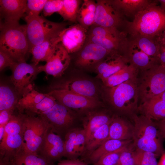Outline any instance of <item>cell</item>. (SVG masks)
<instances>
[{
	"label": "cell",
	"mask_w": 165,
	"mask_h": 165,
	"mask_svg": "<svg viewBox=\"0 0 165 165\" xmlns=\"http://www.w3.org/2000/svg\"><path fill=\"white\" fill-rule=\"evenodd\" d=\"M154 0L139 12L131 21L125 20L123 31L130 36L156 38L165 30V12Z\"/></svg>",
	"instance_id": "1"
},
{
	"label": "cell",
	"mask_w": 165,
	"mask_h": 165,
	"mask_svg": "<svg viewBox=\"0 0 165 165\" xmlns=\"http://www.w3.org/2000/svg\"><path fill=\"white\" fill-rule=\"evenodd\" d=\"M133 143L135 149L152 152L158 156L165 152L162 137L156 122L140 115H134Z\"/></svg>",
	"instance_id": "2"
},
{
	"label": "cell",
	"mask_w": 165,
	"mask_h": 165,
	"mask_svg": "<svg viewBox=\"0 0 165 165\" xmlns=\"http://www.w3.org/2000/svg\"><path fill=\"white\" fill-rule=\"evenodd\" d=\"M0 50L16 62L26 61L30 52L26 25L0 24Z\"/></svg>",
	"instance_id": "3"
},
{
	"label": "cell",
	"mask_w": 165,
	"mask_h": 165,
	"mask_svg": "<svg viewBox=\"0 0 165 165\" xmlns=\"http://www.w3.org/2000/svg\"><path fill=\"white\" fill-rule=\"evenodd\" d=\"M138 79L137 77L107 87L108 100L110 105L119 112L131 117L136 114L138 107Z\"/></svg>",
	"instance_id": "4"
},
{
	"label": "cell",
	"mask_w": 165,
	"mask_h": 165,
	"mask_svg": "<svg viewBox=\"0 0 165 165\" xmlns=\"http://www.w3.org/2000/svg\"><path fill=\"white\" fill-rule=\"evenodd\" d=\"M24 19L30 53L34 46L59 35L68 24L65 22H52L39 15H26Z\"/></svg>",
	"instance_id": "5"
},
{
	"label": "cell",
	"mask_w": 165,
	"mask_h": 165,
	"mask_svg": "<svg viewBox=\"0 0 165 165\" xmlns=\"http://www.w3.org/2000/svg\"><path fill=\"white\" fill-rule=\"evenodd\" d=\"M23 129V144L21 151L38 154L50 125L40 116L22 114Z\"/></svg>",
	"instance_id": "6"
},
{
	"label": "cell",
	"mask_w": 165,
	"mask_h": 165,
	"mask_svg": "<svg viewBox=\"0 0 165 165\" xmlns=\"http://www.w3.org/2000/svg\"><path fill=\"white\" fill-rule=\"evenodd\" d=\"M141 72V77L138 79V88L141 103L165 90V67L160 64Z\"/></svg>",
	"instance_id": "7"
},
{
	"label": "cell",
	"mask_w": 165,
	"mask_h": 165,
	"mask_svg": "<svg viewBox=\"0 0 165 165\" xmlns=\"http://www.w3.org/2000/svg\"><path fill=\"white\" fill-rule=\"evenodd\" d=\"M127 35L124 31L116 28L93 24L88 30L86 42L100 46L111 53L117 52L121 54Z\"/></svg>",
	"instance_id": "8"
},
{
	"label": "cell",
	"mask_w": 165,
	"mask_h": 165,
	"mask_svg": "<svg viewBox=\"0 0 165 165\" xmlns=\"http://www.w3.org/2000/svg\"><path fill=\"white\" fill-rule=\"evenodd\" d=\"M23 129L22 114L13 115L6 125L0 143V156L9 158L22 150Z\"/></svg>",
	"instance_id": "9"
},
{
	"label": "cell",
	"mask_w": 165,
	"mask_h": 165,
	"mask_svg": "<svg viewBox=\"0 0 165 165\" xmlns=\"http://www.w3.org/2000/svg\"><path fill=\"white\" fill-rule=\"evenodd\" d=\"M38 116L48 122L53 130L59 135L68 131L75 119L71 109L57 101L50 109Z\"/></svg>",
	"instance_id": "10"
},
{
	"label": "cell",
	"mask_w": 165,
	"mask_h": 165,
	"mask_svg": "<svg viewBox=\"0 0 165 165\" xmlns=\"http://www.w3.org/2000/svg\"><path fill=\"white\" fill-rule=\"evenodd\" d=\"M48 94L70 109L88 110L97 107L100 104L97 99L65 90H53Z\"/></svg>",
	"instance_id": "11"
},
{
	"label": "cell",
	"mask_w": 165,
	"mask_h": 165,
	"mask_svg": "<svg viewBox=\"0 0 165 165\" xmlns=\"http://www.w3.org/2000/svg\"><path fill=\"white\" fill-rule=\"evenodd\" d=\"M94 24L120 30L125 19L114 9L109 0H97Z\"/></svg>",
	"instance_id": "12"
},
{
	"label": "cell",
	"mask_w": 165,
	"mask_h": 165,
	"mask_svg": "<svg viewBox=\"0 0 165 165\" xmlns=\"http://www.w3.org/2000/svg\"><path fill=\"white\" fill-rule=\"evenodd\" d=\"M69 54L61 43H59L45 64L38 66V72H43L55 77L61 76L69 65L71 58Z\"/></svg>",
	"instance_id": "13"
},
{
	"label": "cell",
	"mask_w": 165,
	"mask_h": 165,
	"mask_svg": "<svg viewBox=\"0 0 165 165\" xmlns=\"http://www.w3.org/2000/svg\"><path fill=\"white\" fill-rule=\"evenodd\" d=\"M38 67L23 61L16 62L11 68L12 71L11 80L18 95L21 97L25 89L35 78L39 73Z\"/></svg>",
	"instance_id": "14"
},
{
	"label": "cell",
	"mask_w": 165,
	"mask_h": 165,
	"mask_svg": "<svg viewBox=\"0 0 165 165\" xmlns=\"http://www.w3.org/2000/svg\"><path fill=\"white\" fill-rule=\"evenodd\" d=\"M88 30L78 23L64 29L60 35V42L68 53L80 50L86 43Z\"/></svg>",
	"instance_id": "15"
},
{
	"label": "cell",
	"mask_w": 165,
	"mask_h": 165,
	"mask_svg": "<svg viewBox=\"0 0 165 165\" xmlns=\"http://www.w3.org/2000/svg\"><path fill=\"white\" fill-rule=\"evenodd\" d=\"M38 154L52 163L65 156L64 141L50 127L46 134Z\"/></svg>",
	"instance_id": "16"
},
{
	"label": "cell",
	"mask_w": 165,
	"mask_h": 165,
	"mask_svg": "<svg viewBox=\"0 0 165 165\" xmlns=\"http://www.w3.org/2000/svg\"><path fill=\"white\" fill-rule=\"evenodd\" d=\"M121 53L127 59L130 64L141 72L160 64L133 44L127 38L123 45Z\"/></svg>",
	"instance_id": "17"
},
{
	"label": "cell",
	"mask_w": 165,
	"mask_h": 165,
	"mask_svg": "<svg viewBox=\"0 0 165 165\" xmlns=\"http://www.w3.org/2000/svg\"><path fill=\"white\" fill-rule=\"evenodd\" d=\"M80 50L75 64L81 68H87L98 64L111 53L101 46L88 42H86Z\"/></svg>",
	"instance_id": "18"
},
{
	"label": "cell",
	"mask_w": 165,
	"mask_h": 165,
	"mask_svg": "<svg viewBox=\"0 0 165 165\" xmlns=\"http://www.w3.org/2000/svg\"><path fill=\"white\" fill-rule=\"evenodd\" d=\"M27 0H0V24H19L24 15Z\"/></svg>",
	"instance_id": "19"
},
{
	"label": "cell",
	"mask_w": 165,
	"mask_h": 165,
	"mask_svg": "<svg viewBox=\"0 0 165 165\" xmlns=\"http://www.w3.org/2000/svg\"><path fill=\"white\" fill-rule=\"evenodd\" d=\"M51 88L52 90L66 91L97 99L96 86L92 81L86 79H73L63 81L53 85Z\"/></svg>",
	"instance_id": "20"
},
{
	"label": "cell",
	"mask_w": 165,
	"mask_h": 165,
	"mask_svg": "<svg viewBox=\"0 0 165 165\" xmlns=\"http://www.w3.org/2000/svg\"><path fill=\"white\" fill-rule=\"evenodd\" d=\"M129 64L124 56L116 52L109 54L97 65L95 69L98 77L103 81Z\"/></svg>",
	"instance_id": "21"
},
{
	"label": "cell",
	"mask_w": 165,
	"mask_h": 165,
	"mask_svg": "<svg viewBox=\"0 0 165 165\" xmlns=\"http://www.w3.org/2000/svg\"><path fill=\"white\" fill-rule=\"evenodd\" d=\"M114 9L124 19L131 18L133 20L140 11L154 1L151 0H109ZM126 20V19H125Z\"/></svg>",
	"instance_id": "22"
},
{
	"label": "cell",
	"mask_w": 165,
	"mask_h": 165,
	"mask_svg": "<svg viewBox=\"0 0 165 165\" xmlns=\"http://www.w3.org/2000/svg\"><path fill=\"white\" fill-rule=\"evenodd\" d=\"M134 129V124L129 121L114 115L109 125L108 136L105 141L110 139L132 140Z\"/></svg>",
	"instance_id": "23"
},
{
	"label": "cell",
	"mask_w": 165,
	"mask_h": 165,
	"mask_svg": "<svg viewBox=\"0 0 165 165\" xmlns=\"http://www.w3.org/2000/svg\"><path fill=\"white\" fill-rule=\"evenodd\" d=\"M114 115L110 116L103 112H90L83 121V129L86 135V144L91 135L102 126L112 121Z\"/></svg>",
	"instance_id": "24"
},
{
	"label": "cell",
	"mask_w": 165,
	"mask_h": 165,
	"mask_svg": "<svg viewBox=\"0 0 165 165\" xmlns=\"http://www.w3.org/2000/svg\"><path fill=\"white\" fill-rule=\"evenodd\" d=\"M138 112L153 120L165 119V102L152 98L141 103Z\"/></svg>",
	"instance_id": "25"
},
{
	"label": "cell",
	"mask_w": 165,
	"mask_h": 165,
	"mask_svg": "<svg viewBox=\"0 0 165 165\" xmlns=\"http://www.w3.org/2000/svg\"><path fill=\"white\" fill-rule=\"evenodd\" d=\"M60 35L47 39L33 47L30 51L32 55V61L37 66L40 61H47L56 46L60 42Z\"/></svg>",
	"instance_id": "26"
},
{
	"label": "cell",
	"mask_w": 165,
	"mask_h": 165,
	"mask_svg": "<svg viewBox=\"0 0 165 165\" xmlns=\"http://www.w3.org/2000/svg\"><path fill=\"white\" fill-rule=\"evenodd\" d=\"M128 38L146 54L160 62V45L156 38L135 36Z\"/></svg>",
	"instance_id": "27"
},
{
	"label": "cell",
	"mask_w": 165,
	"mask_h": 165,
	"mask_svg": "<svg viewBox=\"0 0 165 165\" xmlns=\"http://www.w3.org/2000/svg\"><path fill=\"white\" fill-rule=\"evenodd\" d=\"M47 95V94L42 93L35 90L32 84L29 85L24 90L16 105L19 114H22L24 111L39 103Z\"/></svg>",
	"instance_id": "28"
},
{
	"label": "cell",
	"mask_w": 165,
	"mask_h": 165,
	"mask_svg": "<svg viewBox=\"0 0 165 165\" xmlns=\"http://www.w3.org/2000/svg\"><path fill=\"white\" fill-rule=\"evenodd\" d=\"M132 142V140H107L92 152L89 156V160L95 163L103 155L127 145Z\"/></svg>",
	"instance_id": "29"
},
{
	"label": "cell",
	"mask_w": 165,
	"mask_h": 165,
	"mask_svg": "<svg viewBox=\"0 0 165 165\" xmlns=\"http://www.w3.org/2000/svg\"><path fill=\"white\" fill-rule=\"evenodd\" d=\"M96 9V1L83 0L78 13L77 23L88 30L94 24Z\"/></svg>",
	"instance_id": "30"
},
{
	"label": "cell",
	"mask_w": 165,
	"mask_h": 165,
	"mask_svg": "<svg viewBox=\"0 0 165 165\" xmlns=\"http://www.w3.org/2000/svg\"><path fill=\"white\" fill-rule=\"evenodd\" d=\"M139 71L134 66L130 64L102 82L107 87H114L128 80L137 78Z\"/></svg>",
	"instance_id": "31"
},
{
	"label": "cell",
	"mask_w": 165,
	"mask_h": 165,
	"mask_svg": "<svg viewBox=\"0 0 165 165\" xmlns=\"http://www.w3.org/2000/svg\"><path fill=\"white\" fill-rule=\"evenodd\" d=\"M10 165H54L38 154L21 151L8 159Z\"/></svg>",
	"instance_id": "32"
},
{
	"label": "cell",
	"mask_w": 165,
	"mask_h": 165,
	"mask_svg": "<svg viewBox=\"0 0 165 165\" xmlns=\"http://www.w3.org/2000/svg\"><path fill=\"white\" fill-rule=\"evenodd\" d=\"M16 94L9 86L1 85L0 86V111L14 110L18 100Z\"/></svg>",
	"instance_id": "33"
},
{
	"label": "cell",
	"mask_w": 165,
	"mask_h": 165,
	"mask_svg": "<svg viewBox=\"0 0 165 165\" xmlns=\"http://www.w3.org/2000/svg\"><path fill=\"white\" fill-rule=\"evenodd\" d=\"M62 8L58 13L64 21L77 23L78 13L82 1L80 0H63Z\"/></svg>",
	"instance_id": "34"
},
{
	"label": "cell",
	"mask_w": 165,
	"mask_h": 165,
	"mask_svg": "<svg viewBox=\"0 0 165 165\" xmlns=\"http://www.w3.org/2000/svg\"><path fill=\"white\" fill-rule=\"evenodd\" d=\"M111 122L102 126L91 135L86 144L88 150H94L107 139Z\"/></svg>",
	"instance_id": "35"
},
{
	"label": "cell",
	"mask_w": 165,
	"mask_h": 165,
	"mask_svg": "<svg viewBox=\"0 0 165 165\" xmlns=\"http://www.w3.org/2000/svg\"><path fill=\"white\" fill-rule=\"evenodd\" d=\"M133 155L136 165H158V156L152 152L135 148Z\"/></svg>",
	"instance_id": "36"
},
{
	"label": "cell",
	"mask_w": 165,
	"mask_h": 165,
	"mask_svg": "<svg viewBox=\"0 0 165 165\" xmlns=\"http://www.w3.org/2000/svg\"><path fill=\"white\" fill-rule=\"evenodd\" d=\"M57 102V101L53 97L47 94L46 97L41 101L25 112L28 115L38 116L50 109Z\"/></svg>",
	"instance_id": "37"
},
{
	"label": "cell",
	"mask_w": 165,
	"mask_h": 165,
	"mask_svg": "<svg viewBox=\"0 0 165 165\" xmlns=\"http://www.w3.org/2000/svg\"><path fill=\"white\" fill-rule=\"evenodd\" d=\"M79 130H69L65 134L64 147L65 157L70 159H75L77 157L75 150V139Z\"/></svg>",
	"instance_id": "38"
},
{
	"label": "cell",
	"mask_w": 165,
	"mask_h": 165,
	"mask_svg": "<svg viewBox=\"0 0 165 165\" xmlns=\"http://www.w3.org/2000/svg\"><path fill=\"white\" fill-rule=\"evenodd\" d=\"M130 144L103 155L95 163V165H116L122 153Z\"/></svg>",
	"instance_id": "39"
},
{
	"label": "cell",
	"mask_w": 165,
	"mask_h": 165,
	"mask_svg": "<svg viewBox=\"0 0 165 165\" xmlns=\"http://www.w3.org/2000/svg\"><path fill=\"white\" fill-rule=\"evenodd\" d=\"M47 0H27L26 8L27 15L38 16L43 10Z\"/></svg>",
	"instance_id": "40"
},
{
	"label": "cell",
	"mask_w": 165,
	"mask_h": 165,
	"mask_svg": "<svg viewBox=\"0 0 165 165\" xmlns=\"http://www.w3.org/2000/svg\"><path fill=\"white\" fill-rule=\"evenodd\" d=\"M135 148L132 142L122 153L116 165H136L133 155Z\"/></svg>",
	"instance_id": "41"
},
{
	"label": "cell",
	"mask_w": 165,
	"mask_h": 165,
	"mask_svg": "<svg viewBox=\"0 0 165 165\" xmlns=\"http://www.w3.org/2000/svg\"><path fill=\"white\" fill-rule=\"evenodd\" d=\"M63 5V0H47L43 9L44 16H49L55 12L58 13Z\"/></svg>",
	"instance_id": "42"
},
{
	"label": "cell",
	"mask_w": 165,
	"mask_h": 165,
	"mask_svg": "<svg viewBox=\"0 0 165 165\" xmlns=\"http://www.w3.org/2000/svg\"><path fill=\"white\" fill-rule=\"evenodd\" d=\"M86 145V135L83 129L79 130L77 133L75 143V153L77 157L83 152Z\"/></svg>",
	"instance_id": "43"
},
{
	"label": "cell",
	"mask_w": 165,
	"mask_h": 165,
	"mask_svg": "<svg viewBox=\"0 0 165 165\" xmlns=\"http://www.w3.org/2000/svg\"><path fill=\"white\" fill-rule=\"evenodd\" d=\"M16 62L8 54L0 50V70L1 71L8 67H9L11 68Z\"/></svg>",
	"instance_id": "44"
},
{
	"label": "cell",
	"mask_w": 165,
	"mask_h": 165,
	"mask_svg": "<svg viewBox=\"0 0 165 165\" xmlns=\"http://www.w3.org/2000/svg\"><path fill=\"white\" fill-rule=\"evenodd\" d=\"M14 110L0 111V126L5 127L13 115Z\"/></svg>",
	"instance_id": "45"
},
{
	"label": "cell",
	"mask_w": 165,
	"mask_h": 165,
	"mask_svg": "<svg viewBox=\"0 0 165 165\" xmlns=\"http://www.w3.org/2000/svg\"><path fill=\"white\" fill-rule=\"evenodd\" d=\"M57 165H88L86 163L76 159H69L63 160L59 162Z\"/></svg>",
	"instance_id": "46"
},
{
	"label": "cell",
	"mask_w": 165,
	"mask_h": 165,
	"mask_svg": "<svg viewBox=\"0 0 165 165\" xmlns=\"http://www.w3.org/2000/svg\"><path fill=\"white\" fill-rule=\"evenodd\" d=\"M156 123L162 137L165 139V119L158 121Z\"/></svg>",
	"instance_id": "47"
},
{
	"label": "cell",
	"mask_w": 165,
	"mask_h": 165,
	"mask_svg": "<svg viewBox=\"0 0 165 165\" xmlns=\"http://www.w3.org/2000/svg\"><path fill=\"white\" fill-rule=\"evenodd\" d=\"M160 62L165 67V45H160Z\"/></svg>",
	"instance_id": "48"
},
{
	"label": "cell",
	"mask_w": 165,
	"mask_h": 165,
	"mask_svg": "<svg viewBox=\"0 0 165 165\" xmlns=\"http://www.w3.org/2000/svg\"><path fill=\"white\" fill-rule=\"evenodd\" d=\"M156 38L160 45H165V30Z\"/></svg>",
	"instance_id": "49"
},
{
	"label": "cell",
	"mask_w": 165,
	"mask_h": 165,
	"mask_svg": "<svg viewBox=\"0 0 165 165\" xmlns=\"http://www.w3.org/2000/svg\"><path fill=\"white\" fill-rule=\"evenodd\" d=\"M0 165H10L9 160L0 156Z\"/></svg>",
	"instance_id": "50"
},
{
	"label": "cell",
	"mask_w": 165,
	"mask_h": 165,
	"mask_svg": "<svg viewBox=\"0 0 165 165\" xmlns=\"http://www.w3.org/2000/svg\"><path fill=\"white\" fill-rule=\"evenodd\" d=\"M153 98L160 100L165 102V90L160 95Z\"/></svg>",
	"instance_id": "51"
},
{
	"label": "cell",
	"mask_w": 165,
	"mask_h": 165,
	"mask_svg": "<svg viewBox=\"0 0 165 165\" xmlns=\"http://www.w3.org/2000/svg\"><path fill=\"white\" fill-rule=\"evenodd\" d=\"M158 165H165V152L161 156L160 159L158 163Z\"/></svg>",
	"instance_id": "52"
},
{
	"label": "cell",
	"mask_w": 165,
	"mask_h": 165,
	"mask_svg": "<svg viewBox=\"0 0 165 165\" xmlns=\"http://www.w3.org/2000/svg\"><path fill=\"white\" fill-rule=\"evenodd\" d=\"M158 2L160 3V7L165 12V0H158Z\"/></svg>",
	"instance_id": "53"
}]
</instances>
